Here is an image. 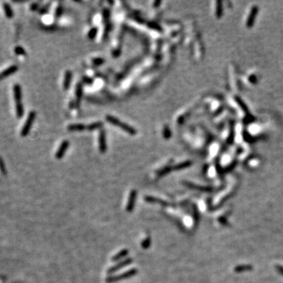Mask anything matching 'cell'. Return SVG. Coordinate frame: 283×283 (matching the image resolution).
<instances>
[{"instance_id": "22", "label": "cell", "mask_w": 283, "mask_h": 283, "mask_svg": "<svg viewBox=\"0 0 283 283\" xmlns=\"http://www.w3.org/2000/svg\"><path fill=\"white\" fill-rule=\"evenodd\" d=\"M190 165V162H186V163H183V164H180L179 165L175 166V167H173V169H181V168H183V167H186L187 166Z\"/></svg>"}, {"instance_id": "8", "label": "cell", "mask_w": 283, "mask_h": 283, "mask_svg": "<svg viewBox=\"0 0 283 283\" xmlns=\"http://www.w3.org/2000/svg\"><path fill=\"white\" fill-rule=\"evenodd\" d=\"M17 70H18V67L17 65L10 66V67L6 69L5 70H3L2 73H0V79H2L4 78L7 77V76H11L13 73H16Z\"/></svg>"}, {"instance_id": "6", "label": "cell", "mask_w": 283, "mask_h": 283, "mask_svg": "<svg viewBox=\"0 0 283 283\" xmlns=\"http://www.w3.org/2000/svg\"><path fill=\"white\" fill-rule=\"evenodd\" d=\"M132 262H133V260L131 259V258H128V259L125 260H123V261H121V262L118 263V264H116L115 266H113V267H112V268H109V271H108V273H109V274H111V273L116 272V271H118L119 269H121V268H123L124 267L128 266V265H129V264H131Z\"/></svg>"}, {"instance_id": "17", "label": "cell", "mask_w": 283, "mask_h": 283, "mask_svg": "<svg viewBox=\"0 0 283 283\" xmlns=\"http://www.w3.org/2000/svg\"><path fill=\"white\" fill-rule=\"evenodd\" d=\"M145 199L146 201L151 202V203H158V204L166 205V203L164 202V201L160 200V199L156 198V197H146Z\"/></svg>"}, {"instance_id": "10", "label": "cell", "mask_w": 283, "mask_h": 283, "mask_svg": "<svg viewBox=\"0 0 283 283\" xmlns=\"http://www.w3.org/2000/svg\"><path fill=\"white\" fill-rule=\"evenodd\" d=\"M71 81H72V73H71V71L68 70L66 71L65 74L64 83H63V87H64V89L65 91H67L70 87Z\"/></svg>"}, {"instance_id": "11", "label": "cell", "mask_w": 283, "mask_h": 283, "mask_svg": "<svg viewBox=\"0 0 283 283\" xmlns=\"http://www.w3.org/2000/svg\"><path fill=\"white\" fill-rule=\"evenodd\" d=\"M85 128H87V127L84 125H81V124H76V125H71L68 127V130L69 131H83Z\"/></svg>"}, {"instance_id": "16", "label": "cell", "mask_w": 283, "mask_h": 283, "mask_svg": "<svg viewBox=\"0 0 283 283\" xmlns=\"http://www.w3.org/2000/svg\"><path fill=\"white\" fill-rule=\"evenodd\" d=\"M102 126H103V123L102 122H95L91 124V125H88L87 127V129L89 130V131H95V130L102 128Z\"/></svg>"}, {"instance_id": "13", "label": "cell", "mask_w": 283, "mask_h": 283, "mask_svg": "<svg viewBox=\"0 0 283 283\" xmlns=\"http://www.w3.org/2000/svg\"><path fill=\"white\" fill-rule=\"evenodd\" d=\"M16 114H17V116L18 118L22 117V116L24 115V108H23V105L21 102L16 103Z\"/></svg>"}, {"instance_id": "23", "label": "cell", "mask_w": 283, "mask_h": 283, "mask_svg": "<svg viewBox=\"0 0 283 283\" xmlns=\"http://www.w3.org/2000/svg\"><path fill=\"white\" fill-rule=\"evenodd\" d=\"M61 11H62V8H61V6H59L56 9V14H55L56 17H59V16L61 14Z\"/></svg>"}, {"instance_id": "20", "label": "cell", "mask_w": 283, "mask_h": 283, "mask_svg": "<svg viewBox=\"0 0 283 283\" xmlns=\"http://www.w3.org/2000/svg\"><path fill=\"white\" fill-rule=\"evenodd\" d=\"M150 243H151V240H150V238H146L143 242H142V247L143 248V249H148L149 247H150Z\"/></svg>"}, {"instance_id": "1", "label": "cell", "mask_w": 283, "mask_h": 283, "mask_svg": "<svg viewBox=\"0 0 283 283\" xmlns=\"http://www.w3.org/2000/svg\"><path fill=\"white\" fill-rule=\"evenodd\" d=\"M105 119L109 123H110L111 125H113L115 126L120 128L121 129L124 130L125 131H126L127 133H128L131 135H135L137 134V131L134 128H132L131 126L128 125V124L122 122L120 120H118L117 118L114 117V116H110V115H107L105 116Z\"/></svg>"}, {"instance_id": "25", "label": "cell", "mask_w": 283, "mask_h": 283, "mask_svg": "<svg viewBox=\"0 0 283 283\" xmlns=\"http://www.w3.org/2000/svg\"><path fill=\"white\" fill-rule=\"evenodd\" d=\"M149 26H150V28H154V29H156V30H161V28H160L158 25H157L156 24H154V23H150V24H149Z\"/></svg>"}, {"instance_id": "15", "label": "cell", "mask_w": 283, "mask_h": 283, "mask_svg": "<svg viewBox=\"0 0 283 283\" xmlns=\"http://www.w3.org/2000/svg\"><path fill=\"white\" fill-rule=\"evenodd\" d=\"M3 9L4 11H5V14L7 17L9 18H11L14 16V12H13L12 9H11V6L9 5L8 3H4L3 4Z\"/></svg>"}, {"instance_id": "18", "label": "cell", "mask_w": 283, "mask_h": 283, "mask_svg": "<svg viewBox=\"0 0 283 283\" xmlns=\"http://www.w3.org/2000/svg\"><path fill=\"white\" fill-rule=\"evenodd\" d=\"M163 136L166 138V139H168V138L171 137V130L167 125L164 126V128H163Z\"/></svg>"}, {"instance_id": "12", "label": "cell", "mask_w": 283, "mask_h": 283, "mask_svg": "<svg viewBox=\"0 0 283 283\" xmlns=\"http://www.w3.org/2000/svg\"><path fill=\"white\" fill-rule=\"evenodd\" d=\"M128 249H124V250H122V251H120V252H118V253L116 254V256H114L113 257H112V261L119 260H120V259H122V258H124V257H125V256H128Z\"/></svg>"}, {"instance_id": "3", "label": "cell", "mask_w": 283, "mask_h": 283, "mask_svg": "<svg viewBox=\"0 0 283 283\" xmlns=\"http://www.w3.org/2000/svg\"><path fill=\"white\" fill-rule=\"evenodd\" d=\"M35 118H36V112H35L34 111H32V112H30L29 114H28L27 120L24 123V126H23L22 129H21V136L24 137L29 133L30 129H31L32 126L33 125V122H34L35 120Z\"/></svg>"}, {"instance_id": "2", "label": "cell", "mask_w": 283, "mask_h": 283, "mask_svg": "<svg viewBox=\"0 0 283 283\" xmlns=\"http://www.w3.org/2000/svg\"><path fill=\"white\" fill-rule=\"evenodd\" d=\"M137 274V270L136 269H131L129 271H126V272L123 273L121 275H116V276H111L109 277V278L106 279V282L108 283H112L115 282V281H120V280L123 279H126V278H129L131 277L134 276L135 275Z\"/></svg>"}, {"instance_id": "4", "label": "cell", "mask_w": 283, "mask_h": 283, "mask_svg": "<svg viewBox=\"0 0 283 283\" xmlns=\"http://www.w3.org/2000/svg\"><path fill=\"white\" fill-rule=\"evenodd\" d=\"M106 135L105 131L104 129L100 130L99 134V148L101 154H105L107 150V145H106Z\"/></svg>"}, {"instance_id": "28", "label": "cell", "mask_w": 283, "mask_h": 283, "mask_svg": "<svg viewBox=\"0 0 283 283\" xmlns=\"http://www.w3.org/2000/svg\"><path fill=\"white\" fill-rule=\"evenodd\" d=\"M161 2H160V1H159V2H157H157H154V7H158V6L160 5V4H161Z\"/></svg>"}, {"instance_id": "19", "label": "cell", "mask_w": 283, "mask_h": 283, "mask_svg": "<svg viewBox=\"0 0 283 283\" xmlns=\"http://www.w3.org/2000/svg\"><path fill=\"white\" fill-rule=\"evenodd\" d=\"M97 33H98V29L96 28H91L90 32H89V33H88V38L90 39V40H93L96 36Z\"/></svg>"}, {"instance_id": "14", "label": "cell", "mask_w": 283, "mask_h": 283, "mask_svg": "<svg viewBox=\"0 0 283 283\" xmlns=\"http://www.w3.org/2000/svg\"><path fill=\"white\" fill-rule=\"evenodd\" d=\"M82 94H83V87L80 83H78L76 86V102H78V104L80 102V99L82 98Z\"/></svg>"}, {"instance_id": "26", "label": "cell", "mask_w": 283, "mask_h": 283, "mask_svg": "<svg viewBox=\"0 0 283 283\" xmlns=\"http://www.w3.org/2000/svg\"><path fill=\"white\" fill-rule=\"evenodd\" d=\"M94 62H95V64L100 65V64H102V62H103V60H102V59H101V58H97V59H95V60H94Z\"/></svg>"}, {"instance_id": "24", "label": "cell", "mask_w": 283, "mask_h": 283, "mask_svg": "<svg viewBox=\"0 0 283 283\" xmlns=\"http://www.w3.org/2000/svg\"><path fill=\"white\" fill-rule=\"evenodd\" d=\"M0 170L2 171V172L3 173V174H6L5 165H4L3 162H2V160H1V159H0Z\"/></svg>"}, {"instance_id": "27", "label": "cell", "mask_w": 283, "mask_h": 283, "mask_svg": "<svg viewBox=\"0 0 283 283\" xmlns=\"http://www.w3.org/2000/svg\"><path fill=\"white\" fill-rule=\"evenodd\" d=\"M37 6H38V4H36V3H35V4H32V5H31V10H32V11H35V10H36V9L37 8Z\"/></svg>"}, {"instance_id": "7", "label": "cell", "mask_w": 283, "mask_h": 283, "mask_svg": "<svg viewBox=\"0 0 283 283\" xmlns=\"http://www.w3.org/2000/svg\"><path fill=\"white\" fill-rule=\"evenodd\" d=\"M136 190H131V193H130L129 195V198H128V204H127V207H126V210L127 212H131L133 211L134 207H135V199H136Z\"/></svg>"}, {"instance_id": "21", "label": "cell", "mask_w": 283, "mask_h": 283, "mask_svg": "<svg viewBox=\"0 0 283 283\" xmlns=\"http://www.w3.org/2000/svg\"><path fill=\"white\" fill-rule=\"evenodd\" d=\"M15 52L17 54H19V55H24L25 54V50L21 47H17L15 48Z\"/></svg>"}, {"instance_id": "9", "label": "cell", "mask_w": 283, "mask_h": 283, "mask_svg": "<svg viewBox=\"0 0 283 283\" xmlns=\"http://www.w3.org/2000/svg\"><path fill=\"white\" fill-rule=\"evenodd\" d=\"M14 95L16 103L21 102V98H22V92H21V87L19 84H15L14 86Z\"/></svg>"}, {"instance_id": "5", "label": "cell", "mask_w": 283, "mask_h": 283, "mask_svg": "<svg viewBox=\"0 0 283 283\" xmlns=\"http://www.w3.org/2000/svg\"><path fill=\"white\" fill-rule=\"evenodd\" d=\"M69 146V142L68 140H65V141H63L61 143L60 146H59L58 150H57V153H56V154H55L56 159H57V160H60V159H61L63 157H64V155L65 154L66 150H67Z\"/></svg>"}]
</instances>
